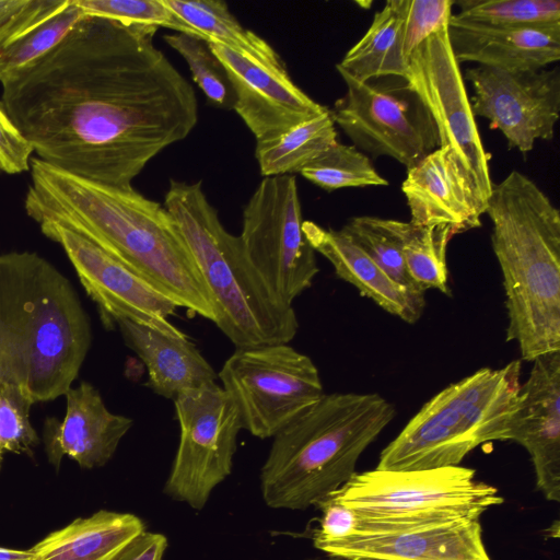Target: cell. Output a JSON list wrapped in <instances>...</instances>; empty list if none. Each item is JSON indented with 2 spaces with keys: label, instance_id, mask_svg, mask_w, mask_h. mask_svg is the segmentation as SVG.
<instances>
[{
  "label": "cell",
  "instance_id": "cell-1",
  "mask_svg": "<svg viewBox=\"0 0 560 560\" xmlns=\"http://www.w3.org/2000/svg\"><path fill=\"white\" fill-rule=\"evenodd\" d=\"M155 32L84 15L49 52L1 83V102L38 159L130 187L153 158L191 132L195 91L154 45Z\"/></svg>",
  "mask_w": 560,
  "mask_h": 560
},
{
  "label": "cell",
  "instance_id": "cell-2",
  "mask_svg": "<svg viewBox=\"0 0 560 560\" xmlns=\"http://www.w3.org/2000/svg\"><path fill=\"white\" fill-rule=\"evenodd\" d=\"M24 208L94 243L178 307L214 322V308L175 222L164 206L130 187L90 180L32 158Z\"/></svg>",
  "mask_w": 560,
  "mask_h": 560
},
{
  "label": "cell",
  "instance_id": "cell-3",
  "mask_svg": "<svg viewBox=\"0 0 560 560\" xmlns=\"http://www.w3.org/2000/svg\"><path fill=\"white\" fill-rule=\"evenodd\" d=\"M91 338L80 299L56 267L33 252L0 255V384L33 404L66 395Z\"/></svg>",
  "mask_w": 560,
  "mask_h": 560
},
{
  "label": "cell",
  "instance_id": "cell-4",
  "mask_svg": "<svg viewBox=\"0 0 560 560\" xmlns=\"http://www.w3.org/2000/svg\"><path fill=\"white\" fill-rule=\"evenodd\" d=\"M503 276L506 341L525 361L560 351V212L525 174L492 187L486 211Z\"/></svg>",
  "mask_w": 560,
  "mask_h": 560
},
{
  "label": "cell",
  "instance_id": "cell-5",
  "mask_svg": "<svg viewBox=\"0 0 560 560\" xmlns=\"http://www.w3.org/2000/svg\"><path fill=\"white\" fill-rule=\"evenodd\" d=\"M376 393L324 394L272 439L260 490L272 509L306 510L355 472L361 454L395 418Z\"/></svg>",
  "mask_w": 560,
  "mask_h": 560
},
{
  "label": "cell",
  "instance_id": "cell-6",
  "mask_svg": "<svg viewBox=\"0 0 560 560\" xmlns=\"http://www.w3.org/2000/svg\"><path fill=\"white\" fill-rule=\"evenodd\" d=\"M164 208L207 287L215 314L213 323L235 348L289 343L299 328L293 306L280 302L265 284L240 236L221 223L201 182L172 179Z\"/></svg>",
  "mask_w": 560,
  "mask_h": 560
},
{
  "label": "cell",
  "instance_id": "cell-7",
  "mask_svg": "<svg viewBox=\"0 0 560 560\" xmlns=\"http://www.w3.org/2000/svg\"><path fill=\"white\" fill-rule=\"evenodd\" d=\"M521 369L520 360L482 368L443 388L381 452L376 469L457 466L481 444L510 441L520 407Z\"/></svg>",
  "mask_w": 560,
  "mask_h": 560
},
{
  "label": "cell",
  "instance_id": "cell-8",
  "mask_svg": "<svg viewBox=\"0 0 560 560\" xmlns=\"http://www.w3.org/2000/svg\"><path fill=\"white\" fill-rule=\"evenodd\" d=\"M327 497L358 515L357 534H377L479 518L503 503L499 490L476 479L475 469L445 466L420 470L354 472ZM353 535V536H354Z\"/></svg>",
  "mask_w": 560,
  "mask_h": 560
},
{
  "label": "cell",
  "instance_id": "cell-9",
  "mask_svg": "<svg viewBox=\"0 0 560 560\" xmlns=\"http://www.w3.org/2000/svg\"><path fill=\"white\" fill-rule=\"evenodd\" d=\"M218 378L242 428L259 439L273 438L325 394L312 359L288 343L235 348Z\"/></svg>",
  "mask_w": 560,
  "mask_h": 560
},
{
  "label": "cell",
  "instance_id": "cell-10",
  "mask_svg": "<svg viewBox=\"0 0 560 560\" xmlns=\"http://www.w3.org/2000/svg\"><path fill=\"white\" fill-rule=\"evenodd\" d=\"M337 71L347 91L329 112L355 148L394 159L408 170L440 147L430 113L405 78L359 82Z\"/></svg>",
  "mask_w": 560,
  "mask_h": 560
},
{
  "label": "cell",
  "instance_id": "cell-11",
  "mask_svg": "<svg viewBox=\"0 0 560 560\" xmlns=\"http://www.w3.org/2000/svg\"><path fill=\"white\" fill-rule=\"evenodd\" d=\"M302 224L295 176H268L246 203L238 235L265 284L289 306L312 285L319 271Z\"/></svg>",
  "mask_w": 560,
  "mask_h": 560
},
{
  "label": "cell",
  "instance_id": "cell-12",
  "mask_svg": "<svg viewBox=\"0 0 560 560\" xmlns=\"http://www.w3.org/2000/svg\"><path fill=\"white\" fill-rule=\"evenodd\" d=\"M173 402L179 442L163 491L202 510L214 488L232 472L242 423L233 401L217 382L183 392Z\"/></svg>",
  "mask_w": 560,
  "mask_h": 560
},
{
  "label": "cell",
  "instance_id": "cell-13",
  "mask_svg": "<svg viewBox=\"0 0 560 560\" xmlns=\"http://www.w3.org/2000/svg\"><path fill=\"white\" fill-rule=\"evenodd\" d=\"M406 81L422 101L439 132L440 147L451 149L487 203L493 183L491 155L485 150L447 26L425 39L409 57Z\"/></svg>",
  "mask_w": 560,
  "mask_h": 560
},
{
  "label": "cell",
  "instance_id": "cell-14",
  "mask_svg": "<svg viewBox=\"0 0 560 560\" xmlns=\"http://www.w3.org/2000/svg\"><path fill=\"white\" fill-rule=\"evenodd\" d=\"M474 89V116L490 121L509 149L527 154L537 140H552L560 114V70L506 71L475 66L463 72Z\"/></svg>",
  "mask_w": 560,
  "mask_h": 560
},
{
  "label": "cell",
  "instance_id": "cell-15",
  "mask_svg": "<svg viewBox=\"0 0 560 560\" xmlns=\"http://www.w3.org/2000/svg\"><path fill=\"white\" fill-rule=\"evenodd\" d=\"M39 228L45 236L62 246L107 326L129 320L171 336L185 335L168 320L178 305L147 280L66 228L54 223H43Z\"/></svg>",
  "mask_w": 560,
  "mask_h": 560
},
{
  "label": "cell",
  "instance_id": "cell-16",
  "mask_svg": "<svg viewBox=\"0 0 560 560\" xmlns=\"http://www.w3.org/2000/svg\"><path fill=\"white\" fill-rule=\"evenodd\" d=\"M209 45L231 81L235 95L233 109L257 143L271 141L328 109L292 81L285 65L260 63L222 45Z\"/></svg>",
  "mask_w": 560,
  "mask_h": 560
},
{
  "label": "cell",
  "instance_id": "cell-17",
  "mask_svg": "<svg viewBox=\"0 0 560 560\" xmlns=\"http://www.w3.org/2000/svg\"><path fill=\"white\" fill-rule=\"evenodd\" d=\"M401 191L413 225H446L455 235L481 226L487 203L448 148L439 147L408 168Z\"/></svg>",
  "mask_w": 560,
  "mask_h": 560
},
{
  "label": "cell",
  "instance_id": "cell-18",
  "mask_svg": "<svg viewBox=\"0 0 560 560\" xmlns=\"http://www.w3.org/2000/svg\"><path fill=\"white\" fill-rule=\"evenodd\" d=\"M529 454L536 488L547 500L560 501V351L533 361L521 385L520 407L511 439Z\"/></svg>",
  "mask_w": 560,
  "mask_h": 560
},
{
  "label": "cell",
  "instance_id": "cell-19",
  "mask_svg": "<svg viewBox=\"0 0 560 560\" xmlns=\"http://www.w3.org/2000/svg\"><path fill=\"white\" fill-rule=\"evenodd\" d=\"M322 551L343 560H491L483 544L479 518L357 534Z\"/></svg>",
  "mask_w": 560,
  "mask_h": 560
},
{
  "label": "cell",
  "instance_id": "cell-20",
  "mask_svg": "<svg viewBox=\"0 0 560 560\" xmlns=\"http://www.w3.org/2000/svg\"><path fill=\"white\" fill-rule=\"evenodd\" d=\"M448 39L462 62L506 71L540 70L560 59V24L501 27L475 23L452 14Z\"/></svg>",
  "mask_w": 560,
  "mask_h": 560
},
{
  "label": "cell",
  "instance_id": "cell-21",
  "mask_svg": "<svg viewBox=\"0 0 560 560\" xmlns=\"http://www.w3.org/2000/svg\"><path fill=\"white\" fill-rule=\"evenodd\" d=\"M66 397L65 419L46 423L50 463L58 467L67 455L84 468L104 466L132 427V419L110 412L100 392L88 382L70 388Z\"/></svg>",
  "mask_w": 560,
  "mask_h": 560
},
{
  "label": "cell",
  "instance_id": "cell-22",
  "mask_svg": "<svg viewBox=\"0 0 560 560\" xmlns=\"http://www.w3.org/2000/svg\"><path fill=\"white\" fill-rule=\"evenodd\" d=\"M303 233L314 249L334 267L336 275L355 287L387 313L408 324L420 319L424 292L409 290L395 282L341 230L325 229L303 221Z\"/></svg>",
  "mask_w": 560,
  "mask_h": 560
},
{
  "label": "cell",
  "instance_id": "cell-23",
  "mask_svg": "<svg viewBox=\"0 0 560 560\" xmlns=\"http://www.w3.org/2000/svg\"><path fill=\"white\" fill-rule=\"evenodd\" d=\"M126 345L148 370L145 386L166 399L215 382L218 373L186 335L171 336L129 320L117 323Z\"/></svg>",
  "mask_w": 560,
  "mask_h": 560
},
{
  "label": "cell",
  "instance_id": "cell-24",
  "mask_svg": "<svg viewBox=\"0 0 560 560\" xmlns=\"http://www.w3.org/2000/svg\"><path fill=\"white\" fill-rule=\"evenodd\" d=\"M143 530L135 514L100 510L50 533L31 550L34 560H112Z\"/></svg>",
  "mask_w": 560,
  "mask_h": 560
},
{
  "label": "cell",
  "instance_id": "cell-25",
  "mask_svg": "<svg viewBox=\"0 0 560 560\" xmlns=\"http://www.w3.org/2000/svg\"><path fill=\"white\" fill-rule=\"evenodd\" d=\"M404 0H389L374 14L363 37L347 51L336 69L359 82L407 72L402 51Z\"/></svg>",
  "mask_w": 560,
  "mask_h": 560
},
{
  "label": "cell",
  "instance_id": "cell-26",
  "mask_svg": "<svg viewBox=\"0 0 560 560\" xmlns=\"http://www.w3.org/2000/svg\"><path fill=\"white\" fill-rule=\"evenodd\" d=\"M164 3L188 24L198 37L222 45L260 63L283 66L278 52L260 36L244 28L219 0H164Z\"/></svg>",
  "mask_w": 560,
  "mask_h": 560
},
{
  "label": "cell",
  "instance_id": "cell-27",
  "mask_svg": "<svg viewBox=\"0 0 560 560\" xmlns=\"http://www.w3.org/2000/svg\"><path fill=\"white\" fill-rule=\"evenodd\" d=\"M337 142L329 108L307 119L276 139L256 143L255 155L261 175H293L318 159Z\"/></svg>",
  "mask_w": 560,
  "mask_h": 560
},
{
  "label": "cell",
  "instance_id": "cell-28",
  "mask_svg": "<svg viewBox=\"0 0 560 560\" xmlns=\"http://www.w3.org/2000/svg\"><path fill=\"white\" fill-rule=\"evenodd\" d=\"M390 221L415 283L423 291L436 289L451 295L446 252L455 235L453 230L446 225L417 226L410 222Z\"/></svg>",
  "mask_w": 560,
  "mask_h": 560
},
{
  "label": "cell",
  "instance_id": "cell-29",
  "mask_svg": "<svg viewBox=\"0 0 560 560\" xmlns=\"http://www.w3.org/2000/svg\"><path fill=\"white\" fill-rule=\"evenodd\" d=\"M84 16L74 0L0 50V82L18 74L49 52Z\"/></svg>",
  "mask_w": 560,
  "mask_h": 560
},
{
  "label": "cell",
  "instance_id": "cell-30",
  "mask_svg": "<svg viewBox=\"0 0 560 560\" xmlns=\"http://www.w3.org/2000/svg\"><path fill=\"white\" fill-rule=\"evenodd\" d=\"M316 186L332 191L346 187L387 186L370 158L354 145L338 141L300 173Z\"/></svg>",
  "mask_w": 560,
  "mask_h": 560
},
{
  "label": "cell",
  "instance_id": "cell-31",
  "mask_svg": "<svg viewBox=\"0 0 560 560\" xmlns=\"http://www.w3.org/2000/svg\"><path fill=\"white\" fill-rule=\"evenodd\" d=\"M341 231L395 282L412 291L425 292L408 272L390 219L353 217Z\"/></svg>",
  "mask_w": 560,
  "mask_h": 560
},
{
  "label": "cell",
  "instance_id": "cell-32",
  "mask_svg": "<svg viewBox=\"0 0 560 560\" xmlns=\"http://www.w3.org/2000/svg\"><path fill=\"white\" fill-rule=\"evenodd\" d=\"M458 18L501 27H535L560 24L558 0H462Z\"/></svg>",
  "mask_w": 560,
  "mask_h": 560
},
{
  "label": "cell",
  "instance_id": "cell-33",
  "mask_svg": "<svg viewBox=\"0 0 560 560\" xmlns=\"http://www.w3.org/2000/svg\"><path fill=\"white\" fill-rule=\"evenodd\" d=\"M165 43L186 61L192 79L209 103L218 108L233 109L235 95L225 67L200 37L177 33L165 35Z\"/></svg>",
  "mask_w": 560,
  "mask_h": 560
},
{
  "label": "cell",
  "instance_id": "cell-34",
  "mask_svg": "<svg viewBox=\"0 0 560 560\" xmlns=\"http://www.w3.org/2000/svg\"><path fill=\"white\" fill-rule=\"evenodd\" d=\"M84 15L118 22L126 26L166 27L192 36L195 31L176 15L164 0H74ZM198 37V36H197Z\"/></svg>",
  "mask_w": 560,
  "mask_h": 560
},
{
  "label": "cell",
  "instance_id": "cell-35",
  "mask_svg": "<svg viewBox=\"0 0 560 560\" xmlns=\"http://www.w3.org/2000/svg\"><path fill=\"white\" fill-rule=\"evenodd\" d=\"M33 402L14 385L0 384V453H28L38 443L30 421Z\"/></svg>",
  "mask_w": 560,
  "mask_h": 560
},
{
  "label": "cell",
  "instance_id": "cell-36",
  "mask_svg": "<svg viewBox=\"0 0 560 560\" xmlns=\"http://www.w3.org/2000/svg\"><path fill=\"white\" fill-rule=\"evenodd\" d=\"M452 0H404L402 51L409 59L431 35L448 25Z\"/></svg>",
  "mask_w": 560,
  "mask_h": 560
},
{
  "label": "cell",
  "instance_id": "cell-37",
  "mask_svg": "<svg viewBox=\"0 0 560 560\" xmlns=\"http://www.w3.org/2000/svg\"><path fill=\"white\" fill-rule=\"evenodd\" d=\"M67 0H0V50L60 10Z\"/></svg>",
  "mask_w": 560,
  "mask_h": 560
},
{
  "label": "cell",
  "instance_id": "cell-38",
  "mask_svg": "<svg viewBox=\"0 0 560 560\" xmlns=\"http://www.w3.org/2000/svg\"><path fill=\"white\" fill-rule=\"evenodd\" d=\"M33 152L0 101V171L8 174L28 171Z\"/></svg>",
  "mask_w": 560,
  "mask_h": 560
},
{
  "label": "cell",
  "instance_id": "cell-39",
  "mask_svg": "<svg viewBox=\"0 0 560 560\" xmlns=\"http://www.w3.org/2000/svg\"><path fill=\"white\" fill-rule=\"evenodd\" d=\"M167 545V538L163 534L143 530L112 560H162Z\"/></svg>",
  "mask_w": 560,
  "mask_h": 560
},
{
  "label": "cell",
  "instance_id": "cell-40",
  "mask_svg": "<svg viewBox=\"0 0 560 560\" xmlns=\"http://www.w3.org/2000/svg\"><path fill=\"white\" fill-rule=\"evenodd\" d=\"M0 560H34L31 549L19 550L0 547Z\"/></svg>",
  "mask_w": 560,
  "mask_h": 560
},
{
  "label": "cell",
  "instance_id": "cell-41",
  "mask_svg": "<svg viewBox=\"0 0 560 560\" xmlns=\"http://www.w3.org/2000/svg\"><path fill=\"white\" fill-rule=\"evenodd\" d=\"M304 560H343V559L334 558V557H329V556L325 555V556L310 557Z\"/></svg>",
  "mask_w": 560,
  "mask_h": 560
},
{
  "label": "cell",
  "instance_id": "cell-42",
  "mask_svg": "<svg viewBox=\"0 0 560 560\" xmlns=\"http://www.w3.org/2000/svg\"><path fill=\"white\" fill-rule=\"evenodd\" d=\"M1 457H2V454L0 453V464H1Z\"/></svg>",
  "mask_w": 560,
  "mask_h": 560
},
{
  "label": "cell",
  "instance_id": "cell-43",
  "mask_svg": "<svg viewBox=\"0 0 560 560\" xmlns=\"http://www.w3.org/2000/svg\"><path fill=\"white\" fill-rule=\"evenodd\" d=\"M358 560H372V559H358Z\"/></svg>",
  "mask_w": 560,
  "mask_h": 560
}]
</instances>
